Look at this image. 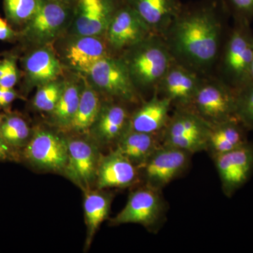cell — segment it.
<instances>
[{
    "instance_id": "cell-41",
    "label": "cell",
    "mask_w": 253,
    "mask_h": 253,
    "mask_svg": "<svg viewBox=\"0 0 253 253\" xmlns=\"http://www.w3.org/2000/svg\"><path fill=\"white\" fill-rule=\"evenodd\" d=\"M3 89H4V88L1 87V86H0V96H1V93H2Z\"/></svg>"
},
{
    "instance_id": "cell-35",
    "label": "cell",
    "mask_w": 253,
    "mask_h": 253,
    "mask_svg": "<svg viewBox=\"0 0 253 253\" xmlns=\"http://www.w3.org/2000/svg\"><path fill=\"white\" fill-rule=\"evenodd\" d=\"M17 93L13 89V88L11 89L4 88L0 96V109L8 107L17 98Z\"/></svg>"
},
{
    "instance_id": "cell-17",
    "label": "cell",
    "mask_w": 253,
    "mask_h": 253,
    "mask_svg": "<svg viewBox=\"0 0 253 253\" xmlns=\"http://www.w3.org/2000/svg\"><path fill=\"white\" fill-rule=\"evenodd\" d=\"M129 119L126 109L115 104L102 105L89 131L100 144L118 141L129 128Z\"/></svg>"
},
{
    "instance_id": "cell-7",
    "label": "cell",
    "mask_w": 253,
    "mask_h": 253,
    "mask_svg": "<svg viewBox=\"0 0 253 253\" xmlns=\"http://www.w3.org/2000/svg\"><path fill=\"white\" fill-rule=\"evenodd\" d=\"M152 35L135 10L126 0H119L106 33L108 46L123 52Z\"/></svg>"
},
{
    "instance_id": "cell-32",
    "label": "cell",
    "mask_w": 253,
    "mask_h": 253,
    "mask_svg": "<svg viewBox=\"0 0 253 253\" xmlns=\"http://www.w3.org/2000/svg\"><path fill=\"white\" fill-rule=\"evenodd\" d=\"M227 14L234 21L251 23L253 19V0H219Z\"/></svg>"
},
{
    "instance_id": "cell-2",
    "label": "cell",
    "mask_w": 253,
    "mask_h": 253,
    "mask_svg": "<svg viewBox=\"0 0 253 253\" xmlns=\"http://www.w3.org/2000/svg\"><path fill=\"white\" fill-rule=\"evenodd\" d=\"M126 63L134 86L157 89L175 59L163 37L152 35L123 51Z\"/></svg>"
},
{
    "instance_id": "cell-38",
    "label": "cell",
    "mask_w": 253,
    "mask_h": 253,
    "mask_svg": "<svg viewBox=\"0 0 253 253\" xmlns=\"http://www.w3.org/2000/svg\"><path fill=\"white\" fill-rule=\"evenodd\" d=\"M250 77H251V82H253V57L251 62V70H250Z\"/></svg>"
},
{
    "instance_id": "cell-30",
    "label": "cell",
    "mask_w": 253,
    "mask_h": 253,
    "mask_svg": "<svg viewBox=\"0 0 253 253\" xmlns=\"http://www.w3.org/2000/svg\"><path fill=\"white\" fill-rule=\"evenodd\" d=\"M235 116L248 130H253V82L236 91Z\"/></svg>"
},
{
    "instance_id": "cell-1",
    "label": "cell",
    "mask_w": 253,
    "mask_h": 253,
    "mask_svg": "<svg viewBox=\"0 0 253 253\" xmlns=\"http://www.w3.org/2000/svg\"><path fill=\"white\" fill-rule=\"evenodd\" d=\"M224 10L219 0L182 5L163 37L176 61L201 75L217 62L223 45L220 12Z\"/></svg>"
},
{
    "instance_id": "cell-21",
    "label": "cell",
    "mask_w": 253,
    "mask_h": 253,
    "mask_svg": "<svg viewBox=\"0 0 253 253\" xmlns=\"http://www.w3.org/2000/svg\"><path fill=\"white\" fill-rule=\"evenodd\" d=\"M117 150L136 167L144 166L155 151L160 147L158 134L140 132L129 129L117 141Z\"/></svg>"
},
{
    "instance_id": "cell-25",
    "label": "cell",
    "mask_w": 253,
    "mask_h": 253,
    "mask_svg": "<svg viewBox=\"0 0 253 253\" xmlns=\"http://www.w3.org/2000/svg\"><path fill=\"white\" fill-rule=\"evenodd\" d=\"M101 106L99 94L92 86L86 84L82 90L77 111L68 128L79 133L89 132Z\"/></svg>"
},
{
    "instance_id": "cell-39",
    "label": "cell",
    "mask_w": 253,
    "mask_h": 253,
    "mask_svg": "<svg viewBox=\"0 0 253 253\" xmlns=\"http://www.w3.org/2000/svg\"><path fill=\"white\" fill-rule=\"evenodd\" d=\"M61 1H66V2L70 3V4H76L78 0H61Z\"/></svg>"
},
{
    "instance_id": "cell-18",
    "label": "cell",
    "mask_w": 253,
    "mask_h": 253,
    "mask_svg": "<svg viewBox=\"0 0 253 253\" xmlns=\"http://www.w3.org/2000/svg\"><path fill=\"white\" fill-rule=\"evenodd\" d=\"M170 100L157 92L136 111L129 119V129L140 132L158 134L164 130L169 121Z\"/></svg>"
},
{
    "instance_id": "cell-34",
    "label": "cell",
    "mask_w": 253,
    "mask_h": 253,
    "mask_svg": "<svg viewBox=\"0 0 253 253\" xmlns=\"http://www.w3.org/2000/svg\"><path fill=\"white\" fill-rule=\"evenodd\" d=\"M20 156L18 150L9 146L0 136V161H18Z\"/></svg>"
},
{
    "instance_id": "cell-22",
    "label": "cell",
    "mask_w": 253,
    "mask_h": 253,
    "mask_svg": "<svg viewBox=\"0 0 253 253\" xmlns=\"http://www.w3.org/2000/svg\"><path fill=\"white\" fill-rule=\"evenodd\" d=\"M23 64L30 83L41 86L54 81L62 71L59 60L46 48L33 51L25 59Z\"/></svg>"
},
{
    "instance_id": "cell-4",
    "label": "cell",
    "mask_w": 253,
    "mask_h": 253,
    "mask_svg": "<svg viewBox=\"0 0 253 253\" xmlns=\"http://www.w3.org/2000/svg\"><path fill=\"white\" fill-rule=\"evenodd\" d=\"M236 91L218 78L203 77L191 109L211 126L236 118Z\"/></svg>"
},
{
    "instance_id": "cell-16",
    "label": "cell",
    "mask_w": 253,
    "mask_h": 253,
    "mask_svg": "<svg viewBox=\"0 0 253 253\" xmlns=\"http://www.w3.org/2000/svg\"><path fill=\"white\" fill-rule=\"evenodd\" d=\"M152 33L164 37L182 7L179 0H126Z\"/></svg>"
},
{
    "instance_id": "cell-6",
    "label": "cell",
    "mask_w": 253,
    "mask_h": 253,
    "mask_svg": "<svg viewBox=\"0 0 253 253\" xmlns=\"http://www.w3.org/2000/svg\"><path fill=\"white\" fill-rule=\"evenodd\" d=\"M86 73L96 87L105 94L126 102L137 100V89L121 57L109 56L103 58Z\"/></svg>"
},
{
    "instance_id": "cell-33",
    "label": "cell",
    "mask_w": 253,
    "mask_h": 253,
    "mask_svg": "<svg viewBox=\"0 0 253 253\" xmlns=\"http://www.w3.org/2000/svg\"><path fill=\"white\" fill-rule=\"evenodd\" d=\"M18 78L17 68H16L15 60L13 59L11 64H10L9 69L4 76L0 78V86L8 88V89L13 88L17 83Z\"/></svg>"
},
{
    "instance_id": "cell-13",
    "label": "cell",
    "mask_w": 253,
    "mask_h": 253,
    "mask_svg": "<svg viewBox=\"0 0 253 253\" xmlns=\"http://www.w3.org/2000/svg\"><path fill=\"white\" fill-rule=\"evenodd\" d=\"M68 156L64 171L66 176L84 191L96 179L101 156L93 143L82 139L68 141Z\"/></svg>"
},
{
    "instance_id": "cell-10",
    "label": "cell",
    "mask_w": 253,
    "mask_h": 253,
    "mask_svg": "<svg viewBox=\"0 0 253 253\" xmlns=\"http://www.w3.org/2000/svg\"><path fill=\"white\" fill-rule=\"evenodd\" d=\"M190 155L172 146H160L143 166L148 186L158 190L167 186L185 170Z\"/></svg>"
},
{
    "instance_id": "cell-26",
    "label": "cell",
    "mask_w": 253,
    "mask_h": 253,
    "mask_svg": "<svg viewBox=\"0 0 253 253\" xmlns=\"http://www.w3.org/2000/svg\"><path fill=\"white\" fill-rule=\"evenodd\" d=\"M81 92V88L77 84H66L56 107L51 112L58 126L68 128L77 111Z\"/></svg>"
},
{
    "instance_id": "cell-12",
    "label": "cell",
    "mask_w": 253,
    "mask_h": 253,
    "mask_svg": "<svg viewBox=\"0 0 253 253\" xmlns=\"http://www.w3.org/2000/svg\"><path fill=\"white\" fill-rule=\"evenodd\" d=\"M203 77V75L174 61L156 91L170 100L176 109H191Z\"/></svg>"
},
{
    "instance_id": "cell-29",
    "label": "cell",
    "mask_w": 253,
    "mask_h": 253,
    "mask_svg": "<svg viewBox=\"0 0 253 253\" xmlns=\"http://www.w3.org/2000/svg\"><path fill=\"white\" fill-rule=\"evenodd\" d=\"M65 86L63 83L55 81L42 84L36 92L33 106L40 111L51 112L56 107Z\"/></svg>"
},
{
    "instance_id": "cell-31",
    "label": "cell",
    "mask_w": 253,
    "mask_h": 253,
    "mask_svg": "<svg viewBox=\"0 0 253 253\" xmlns=\"http://www.w3.org/2000/svg\"><path fill=\"white\" fill-rule=\"evenodd\" d=\"M208 139L196 136H177L164 137V145L186 151L189 154L207 149Z\"/></svg>"
},
{
    "instance_id": "cell-11",
    "label": "cell",
    "mask_w": 253,
    "mask_h": 253,
    "mask_svg": "<svg viewBox=\"0 0 253 253\" xmlns=\"http://www.w3.org/2000/svg\"><path fill=\"white\" fill-rule=\"evenodd\" d=\"M159 191L147 186L134 191L113 222L116 224L133 223L146 227L158 224L164 212V204Z\"/></svg>"
},
{
    "instance_id": "cell-14",
    "label": "cell",
    "mask_w": 253,
    "mask_h": 253,
    "mask_svg": "<svg viewBox=\"0 0 253 253\" xmlns=\"http://www.w3.org/2000/svg\"><path fill=\"white\" fill-rule=\"evenodd\" d=\"M118 1L119 0H78L73 15V32L76 36H106Z\"/></svg>"
},
{
    "instance_id": "cell-40",
    "label": "cell",
    "mask_w": 253,
    "mask_h": 253,
    "mask_svg": "<svg viewBox=\"0 0 253 253\" xmlns=\"http://www.w3.org/2000/svg\"><path fill=\"white\" fill-rule=\"evenodd\" d=\"M4 115L1 114L0 113V125H1V122H2L3 118H4Z\"/></svg>"
},
{
    "instance_id": "cell-28",
    "label": "cell",
    "mask_w": 253,
    "mask_h": 253,
    "mask_svg": "<svg viewBox=\"0 0 253 253\" xmlns=\"http://www.w3.org/2000/svg\"><path fill=\"white\" fill-rule=\"evenodd\" d=\"M6 18L14 25L27 23L36 14L41 0H3Z\"/></svg>"
},
{
    "instance_id": "cell-23",
    "label": "cell",
    "mask_w": 253,
    "mask_h": 253,
    "mask_svg": "<svg viewBox=\"0 0 253 253\" xmlns=\"http://www.w3.org/2000/svg\"><path fill=\"white\" fill-rule=\"evenodd\" d=\"M211 124L191 109H176L164 129V136H196L208 139Z\"/></svg>"
},
{
    "instance_id": "cell-3",
    "label": "cell",
    "mask_w": 253,
    "mask_h": 253,
    "mask_svg": "<svg viewBox=\"0 0 253 253\" xmlns=\"http://www.w3.org/2000/svg\"><path fill=\"white\" fill-rule=\"evenodd\" d=\"M253 57V33L251 23L234 21L223 43L217 61L219 79L235 91L251 83L250 70Z\"/></svg>"
},
{
    "instance_id": "cell-37",
    "label": "cell",
    "mask_w": 253,
    "mask_h": 253,
    "mask_svg": "<svg viewBox=\"0 0 253 253\" xmlns=\"http://www.w3.org/2000/svg\"><path fill=\"white\" fill-rule=\"evenodd\" d=\"M12 59L13 58H9V59H5L0 61V78L2 77L9 69Z\"/></svg>"
},
{
    "instance_id": "cell-5",
    "label": "cell",
    "mask_w": 253,
    "mask_h": 253,
    "mask_svg": "<svg viewBox=\"0 0 253 253\" xmlns=\"http://www.w3.org/2000/svg\"><path fill=\"white\" fill-rule=\"evenodd\" d=\"M76 5L61 0H41L36 14L26 23L23 36L36 44L50 42L73 16Z\"/></svg>"
},
{
    "instance_id": "cell-36",
    "label": "cell",
    "mask_w": 253,
    "mask_h": 253,
    "mask_svg": "<svg viewBox=\"0 0 253 253\" xmlns=\"http://www.w3.org/2000/svg\"><path fill=\"white\" fill-rule=\"evenodd\" d=\"M16 36V33L10 27L4 18L0 17V41H10Z\"/></svg>"
},
{
    "instance_id": "cell-8",
    "label": "cell",
    "mask_w": 253,
    "mask_h": 253,
    "mask_svg": "<svg viewBox=\"0 0 253 253\" xmlns=\"http://www.w3.org/2000/svg\"><path fill=\"white\" fill-rule=\"evenodd\" d=\"M21 156L37 168L64 171L68 161V141L52 131H37L23 148Z\"/></svg>"
},
{
    "instance_id": "cell-20",
    "label": "cell",
    "mask_w": 253,
    "mask_h": 253,
    "mask_svg": "<svg viewBox=\"0 0 253 253\" xmlns=\"http://www.w3.org/2000/svg\"><path fill=\"white\" fill-rule=\"evenodd\" d=\"M248 129L236 118L211 126L207 149L214 156L237 149L248 142Z\"/></svg>"
},
{
    "instance_id": "cell-27",
    "label": "cell",
    "mask_w": 253,
    "mask_h": 253,
    "mask_svg": "<svg viewBox=\"0 0 253 253\" xmlns=\"http://www.w3.org/2000/svg\"><path fill=\"white\" fill-rule=\"evenodd\" d=\"M0 136L11 147L19 150L23 149L31 139V129L18 115H6L0 125Z\"/></svg>"
},
{
    "instance_id": "cell-9",
    "label": "cell",
    "mask_w": 253,
    "mask_h": 253,
    "mask_svg": "<svg viewBox=\"0 0 253 253\" xmlns=\"http://www.w3.org/2000/svg\"><path fill=\"white\" fill-rule=\"evenodd\" d=\"M223 191L231 197L249 180L253 172V143L214 156Z\"/></svg>"
},
{
    "instance_id": "cell-19",
    "label": "cell",
    "mask_w": 253,
    "mask_h": 253,
    "mask_svg": "<svg viewBox=\"0 0 253 253\" xmlns=\"http://www.w3.org/2000/svg\"><path fill=\"white\" fill-rule=\"evenodd\" d=\"M109 56L108 46L101 37L76 36L66 51L70 65L85 73L95 63Z\"/></svg>"
},
{
    "instance_id": "cell-24",
    "label": "cell",
    "mask_w": 253,
    "mask_h": 253,
    "mask_svg": "<svg viewBox=\"0 0 253 253\" xmlns=\"http://www.w3.org/2000/svg\"><path fill=\"white\" fill-rule=\"evenodd\" d=\"M111 203V198L107 195L90 190L85 191L84 210L87 227L86 246H90L99 226L109 216Z\"/></svg>"
},
{
    "instance_id": "cell-15",
    "label": "cell",
    "mask_w": 253,
    "mask_h": 253,
    "mask_svg": "<svg viewBox=\"0 0 253 253\" xmlns=\"http://www.w3.org/2000/svg\"><path fill=\"white\" fill-rule=\"evenodd\" d=\"M136 178V166L117 149L100 158L96 179L98 189L126 187L134 184Z\"/></svg>"
}]
</instances>
